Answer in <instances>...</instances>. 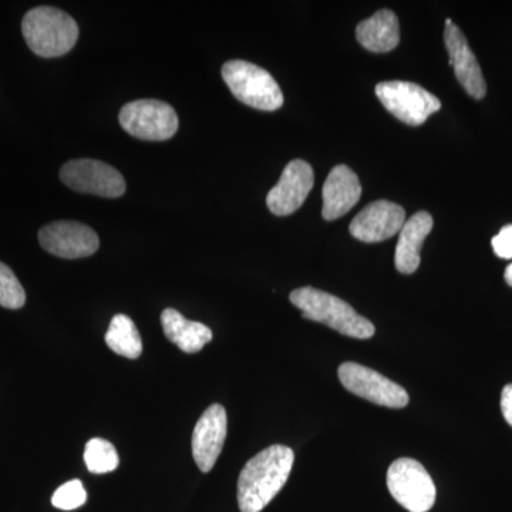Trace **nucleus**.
<instances>
[{"label": "nucleus", "mask_w": 512, "mask_h": 512, "mask_svg": "<svg viewBox=\"0 0 512 512\" xmlns=\"http://www.w3.org/2000/svg\"><path fill=\"white\" fill-rule=\"evenodd\" d=\"M119 120L124 131L138 140H170L178 130L177 113L160 100L131 101L121 109Z\"/></svg>", "instance_id": "423d86ee"}, {"label": "nucleus", "mask_w": 512, "mask_h": 512, "mask_svg": "<svg viewBox=\"0 0 512 512\" xmlns=\"http://www.w3.org/2000/svg\"><path fill=\"white\" fill-rule=\"evenodd\" d=\"M315 184V174L311 164L303 160H293L286 165L279 183L269 191L266 205L272 214L286 217L302 207Z\"/></svg>", "instance_id": "9b49d317"}, {"label": "nucleus", "mask_w": 512, "mask_h": 512, "mask_svg": "<svg viewBox=\"0 0 512 512\" xmlns=\"http://www.w3.org/2000/svg\"><path fill=\"white\" fill-rule=\"evenodd\" d=\"M495 255L501 259H512V224L505 225L498 235L491 239Z\"/></svg>", "instance_id": "5701e85b"}, {"label": "nucleus", "mask_w": 512, "mask_h": 512, "mask_svg": "<svg viewBox=\"0 0 512 512\" xmlns=\"http://www.w3.org/2000/svg\"><path fill=\"white\" fill-rule=\"evenodd\" d=\"M60 180L74 191L103 198H119L126 192V181L120 171L90 158L64 164Z\"/></svg>", "instance_id": "1a4fd4ad"}, {"label": "nucleus", "mask_w": 512, "mask_h": 512, "mask_svg": "<svg viewBox=\"0 0 512 512\" xmlns=\"http://www.w3.org/2000/svg\"><path fill=\"white\" fill-rule=\"evenodd\" d=\"M22 32L30 50L46 59L66 55L79 39L76 20L52 6L29 10L23 18Z\"/></svg>", "instance_id": "7ed1b4c3"}, {"label": "nucleus", "mask_w": 512, "mask_h": 512, "mask_svg": "<svg viewBox=\"0 0 512 512\" xmlns=\"http://www.w3.org/2000/svg\"><path fill=\"white\" fill-rule=\"evenodd\" d=\"M451 23H453V22H451V19L446 20V25H451Z\"/></svg>", "instance_id": "a878e982"}, {"label": "nucleus", "mask_w": 512, "mask_h": 512, "mask_svg": "<svg viewBox=\"0 0 512 512\" xmlns=\"http://www.w3.org/2000/svg\"><path fill=\"white\" fill-rule=\"evenodd\" d=\"M406 211L394 202L380 200L363 208L350 224V234L366 244L386 241L402 231Z\"/></svg>", "instance_id": "ddd939ff"}, {"label": "nucleus", "mask_w": 512, "mask_h": 512, "mask_svg": "<svg viewBox=\"0 0 512 512\" xmlns=\"http://www.w3.org/2000/svg\"><path fill=\"white\" fill-rule=\"evenodd\" d=\"M357 42L373 53H387L400 43L399 19L389 9L379 10L356 28Z\"/></svg>", "instance_id": "f3484780"}, {"label": "nucleus", "mask_w": 512, "mask_h": 512, "mask_svg": "<svg viewBox=\"0 0 512 512\" xmlns=\"http://www.w3.org/2000/svg\"><path fill=\"white\" fill-rule=\"evenodd\" d=\"M376 96L384 109L409 126H421L441 109L440 100L416 83L400 80L379 83Z\"/></svg>", "instance_id": "0eeeda50"}, {"label": "nucleus", "mask_w": 512, "mask_h": 512, "mask_svg": "<svg viewBox=\"0 0 512 512\" xmlns=\"http://www.w3.org/2000/svg\"><path fill=\"white\" fill-rule=\"evenodd\" d=\"M228 433V417L221 404L208 407L192 433V457L202 473H210L220 457Z\"/></svg>", "instance_id": "f8f14e48"}, {"label": "nucleus", "mask_w": 512, "mask_h": 512, "mask_svg": "<svg viewBox=\"0 0 512 512\" xmlns=\"http://www.w3.org/2000/svg\"><path fill=\"white\" fill-rule=\"evenodd\" d=\"M504 279L508 285L512 286V264L508 265L507 269H505Z\"/></svg>", "instance_id": "393cba45"}, {"label": "nucleus", "mask_w": 512, "mask_h": 512, "mask_svg": "<svg viewBox=\"0 0 512 512\" xmlns=\"http://www.w3.org/2000/svg\"><path fill=\"white\" fill-rule=\"evenodd\" d=\"M295 454L291 448L275 444L256 454L245 464L238 478V505L241 512H261L284 488L291 476Z\"/></svg>", "instance_id": "f257e3e1"}, {"label": "nucleus", "mask_w": 512, "mask_h": 512, "mask_svg": "<svg viewBox=\"0 0 512 512\" xmlns=\"http://www.w3.org/2000/svg\"><path fill=\"white\" fill-rule=\"evenodd\" d=\"M86 501L87 493L80 480H72L60 485L52 497V504L63 511L76 510L86 504Z\"/></svg>", "instance_id": "4be33fe9"}, {"label": "nucleus", "mask_w": 512, "mask_h": 512, "mask_svg": "<svg viewBox=\"0 0 512 512\" xmlns=\"http://www.w3.org/2000/svg\"><path fill=\"white\" fill-rule=\"evenodd\" d=\"M26 293L19 279L8 265L0 262V306L8 309L23 308Z\"/></svg>", "instance_id": "412c9836"}, {"label": "nucleus", "mask_w": 512, "mask_h": 512, "mask_svg": "<svg viewBox=\"0 0 512 512\" xmlns=\"http://www.w3.org/2000/svg\"><path fill=\"white\" fill-rule=\"evenodd\" d=\"M433 227V217L426 211H419L409 221L404 222L394 255V264L400 274L412 275L417 271L420 266L421 247Z\"/></svg>", "instance_id": "dca6fc26"}, {"label": "nucleus", "mask_w": 512, "mask_h": 512, "mask_svg": "<svg viewBox=\"0 0 512 512\" xmlns=\"http://www.w3.org/2000/svg\"><path fill=\"white\" fill-rule=\"evenodd\" d=\"M338 373L343 387L367 402L389 409H403L409 404V394L406 390L376 370L348 362L339 367Z\"/></svg>", "instance_id": "6e6552de"}, {"label": "nucleus", "mask_w": 512, "mask_h": 512, "mask_svg": "<svg viewBox=\"0 0 512 512\" xmlns=\"http://www.w3.org/2000/svg\"><path fill=\"white\" fill-rule=\"evenodd\" d=\"M444 43H446L450 64L453 66L458 82L473 99L483 100L487 94V83H485L480 64L473 50L470 49L466 36L454 23L446 25Z\"/></svg>", "instance_id": "4468645a"}, {"label": "nucleus", "mask_w": 512, "mask_h": 512, "mask_svg": "<svg viewBox=\"0 0 512 512\" xmlns=\"http://www.w3.org/2000/svg\"><path fill=\"white\" fill-rule=\"evenodd\" d=\"M387 488L410 512H427L436 503V485L426 468L412 458H399L387 471Z\"/></svg>", "instance_id": "39448f33"}, {"label": "nucleus", "mask_w": 512, "mask_h": 512, "mask_svg": "<svg viewBox=\"0 0 512 512\" xmlns=\"http://www.w3.org/2000/svg\"><path fill=\"white\" fill-rule=\"evenodd\" d=\"M106 343L110 350L127 359H138L143 352V340L136 323L127 315H116L111 319L106 333Z\"/></svg>", "instance_id": "6ab92c4d"}, {"label": "nucleus", "mask_w": 512, "mask_h": 512, "mask_svg": "<svg viewBox=\"0 0 512 512\" xmlns=\"http://www.w3.org/2000/svg\"><path fill=\"white\" fill-rule=\"evenodd\" d=\"M289 299L293 306L301 309L303 318L323 323L349 338L370 339L375 335V325L338 296L305 286L295 289Z\"/></svg>", "instance_id": "f03ea898"}, {"label": "nucleus", "mask_w": 512, "mask_h": 512, "mask_svg": "<svg viewBox=\"0 0 512 512\" xmlns=\"http://www.w3.org/2000/svg\"><path fill=\"white\" fill-rule=\"evenodd\" d=\"M84 463L90 473L106 474L119 467L120 458L110 441L92 439L84 448Z\"/></svg>", "instance_id": "aec40b11"}, {"label": "nucleus", "mask_w": 512, "mask_h": 512, "mask_svg": "<svg viewBox=\"0 0 512 512\" xmlns=\"http://www.w3.org/2000/svg\"><path fill=\"white\" fill-rule=\"evenodd\" d=\"M222 79L241 103L252 109L275 111L284 104V94L272 74L244 60H231L222 66Z\"/></svg>", "instance_id": "20e7f679"}, {"label": "nucleus", "mask_w": 512, "mask_h": 512, "mask_svg": "<svg viewBox=\"0 0 512 512\" xmlns=\"http://www.w3.org/2000/svg\"><path fill=\"white\" fill-rule=\"evenodd\" d=\"M501 410L505 421L512 427V384H507L501 394Z\"/></svg>", "instance_id": "b1692460"}, {"label": "nucleus", "mask_w": 512, "mask_h": 512, "mask_svg": "<svg viewBox=\"0 0 512 512\" xmlns=\"http://www.w3.org/2000/svg\"><path fill=\"white\" fill-rule=\"evenodd\" d=\"M39 241L49 254L64 259L87 258L96 254L100 239L82 222L56 221L40 229Z\"/></svg>", "instance_id": "9d476101"}, {"label": "nucleus", "mask_w": 512, "mask_h": 512, "mask_svg": "<svg viewBox=\"0 0 512 512\" xmlns=\"http://www.w3.org/2000/svg\"><path fill=\"white\" fill-rule=\"evenodd\" d=\"M165 338L185 353H198L212 340V330L200 322L185 319L175 309H165L161 313Z\"/></svg>", "instance_id": "a211bd4d"}, {"label": "nucleus", "mask_w": 512, "mask_h": 512, "mask_svg": "<svg viewBox=\"0 0 512 512\" xmlns=\"http://www.w3.org/2000/svg\"><path fill=\"white\" fill-rule=\"evenodd\" d=\"M360 195H362V185L356 173H353L348 165H336L323 185L322 217L326 221L338 220L355 207L360 200Z\"/></svg>", "instance_id": "2eb2a0df"}]
</instances>
